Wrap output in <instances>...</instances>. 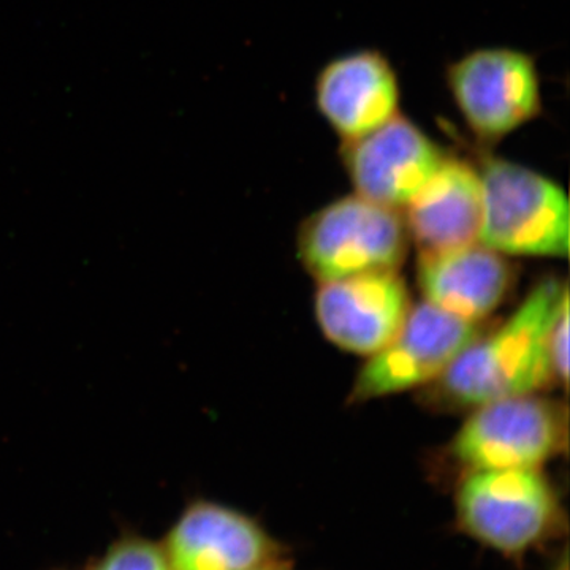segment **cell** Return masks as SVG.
I'll list each match as a JSON object with an SVG mask.
<instances>
[{"label": "cell", "instance_id": "obj_4", "mask_svg": "<svg viewBox=\"0 0 570 570\" xmlns=\"http://www.w3.org/2000/svg\"><path fill=\"white\" fill-rule=\"evenodd\" d=\"M403 214L346 195L311 214L298 234V257L318 283L397 269L406 257Z\"/></svg>", "mask_w": 570, "mask_h": 570}, {"label": "cell", "instance_id": "obj_13", "mask_svg": "<svg viewBox=\"0 0 570 570\" xmlns=\"http://www.w3.org/2000/svg\"><path fill=\"white\" fill-rule=\"evenodd\" d=\"M417 284L423 302L469 322H482L498 309L512 284L504 255L482 243L420 253Z\"/></svg>", "mask_w": 570, "mask_h": 570}, {"label": "cell", "instance_id": "obj_2", "mask_svg": "<svg viewBox=\"0 0 570 570\" xmlns=\"http://www.w3.org/2000/svg\"><path fill=\"white\" fill-rule=\"evenodd\" d=\"M455 494L460 530L508 558L527 557L564 524L557 491L540 469L466 471Z\"/></svg>", "mask_w": 570, "mask_h": 570}, {"label": "cell", "instance_id": "obj_7", "mask_svg": "<svg viewBox=\"0 0 570 570\" xmlns=\"http://www.w3.org/2000/svg\"><path fill=\"white\" fill-rule=\"evenodd\" d=\"M482 322L452 316L422 302L412 305L400 332L356 374L352 403L379 400L436 382L483 332Z\"/></svg>", "mask_w": 570, "mask_h": 570}, {"label": "cell", "instance_id": "obj_14", "mask_svg": "<svg viewBox=\"0 0 570 570\" xmlns=\"http://www.w3.org/2000/svg\"><path fill=\"white\" fill-rule=\"evenodd\" d=\"M91 570H170L164 549L129 535L116 542Z\"/></svg>", "mask_w": 570, "mask_h": 570}, {"label": "cell", "instance_id": "obj_1", "mask_svg": "<svg viewBox=\"0 0 570 570\" xmlns=\"http://www.w3.org/2000/svg\"><path fill=\"white\" fill-rule=\"evenodd\" d=\"M569 296L568 285L546 277L512 316L482 332L431 387L438 406L474 409L501 397L532 395L557 382L550 332Z\"/></svg>", "mask_w": 570, "mask_h": 570}, {"label": "cell", "instance_id": "obj_11", "mask_svg": "<svg viewBox=\"0 0 570 570\" xmlns=\"http://www.w3.org/2000/svg\"><path fill=\"white\" fill-rule=\"evenodd\" d=\"M314 102L341 141L355 140L400 115V78L382 51L346 52L318 70Z\"/></svg>", "mask_w": 570, "mask_h": 570}, {"label": "cell", "instance_id": "obj_10", "mask_svg": "<svg viewBox=\"0 0 570 570\" xmlns=\"http://www.w3.org/2000/svg\"><path fill=\"white\" fill-rule=\"evenodd\" d=\"M170 570H254L285 549L250 517L198 499L184 509L164 547Z\"/></svg>", "mask_w": 570, "mask_h": 570}, {"label": "cell", "instance_id": "obj_15", "mask_svg": "<svg viewBox=\"0 0 570 570\" xmlns=\"http://www.w3.org/2000/svg\"><path fill=\"white\" fill-rule=\"evenodd\" d=\"M550 356L554 379L568 385L569 379V296L562 302L550 332Z\"/></svg>", "mask_w": 570, "mask_h": 570}, {"label": "cell", "instance_id": "obj_9", "mask_svg": "<svg viewBox=\"0 0 570 570\" xmlns=\"http://www.w3.org/2000/svg\"><path fill=\"white\" fill-rule=\"evenodd\" d=\"M314 309L326 340L370 356L400 332L412 299L397 269H387L318 283Z\"/></svg>", "mask_w": 570, "mask_h": 570}, {"label": "cell", "instance_id": "obj_8", "mask_svg": "<svg viewBox=\"0 0 570 570\" xmlns=\"http://www.w3.org/2000/svg\"><path fill=\"white\" fill-rule=\"evenodd\" d=\"M341 164L355 194L403 212L448 154L403 112L351 141H341Z\"/></svg>", "mask_w": 570, "mask_h": 570}, {"label": "cell", "instance_id": "obj_5", "mask_svg": "<svg viewBox=\"0 0 570 570\" xmlns=\"http://www.w3.org/2000/svg\"><path fill=\"white\" fill-rule=\"evenodd\" d=\"M450 97L479 145L493 146L542 112L538 62L508 47L479 48L445 70Z\"/></svg>", "mask_w": 570, "mask_h": 570}, {"label": "cell", "instance_id": "obj_16", "mask_svg": "<svg viewBox=\"0 0 570 570\" xmlns=\"http://www.w3.org/2000/svg\"><path fill=\"white\" fill-rule=\"evenodd\" d=\"M254 570H292V562L287 557H285Z\"/></svg>", "mask_w": 570, "mask_h": 570}, {"label": "cell", "instance_id": "obj_12", "mask_svg": "<svg viewBox=\"0 0 570 570\" xmlns=\"http://www.w3.org/2000/svg\"><path fill=\"white\" fill-rule=\"evenodd\" d=\"M482 212L479 168L448 154L401 214L420 253H439L478 243Z\"/></svg>", "mask_w": 570, "mask_h": 570}, {"label": "cell", "instance_id": "obj_3", "mask_svg": "<svg viewBox=\"0 0 570 570\" xmlns=\"http://www.w3.org/2000/svg\"><path fill=\"white\" fill-rule=\"evenodd\" d=\"M479 171L482 245L502 255L568 258L569 198L560 184L502 157L483 156Z\"/></svg>", "mask_w": 570, "mask_h": 570}, {"label": "cell", "instance_id": "obj_6", "mask_svg": "<svg viewBox=\"0 0 570 570\" xmlns=\"http://www.w3.org/2000/svg\"><path fill=\"white\" fill-rule=\"evenodd\" d=\"M568 442V414L547 397H501L472 409L450 442L464 471L540 469Z\"/></svg>", "mask_w": 570, "mask_h": 570}]
</instances>
